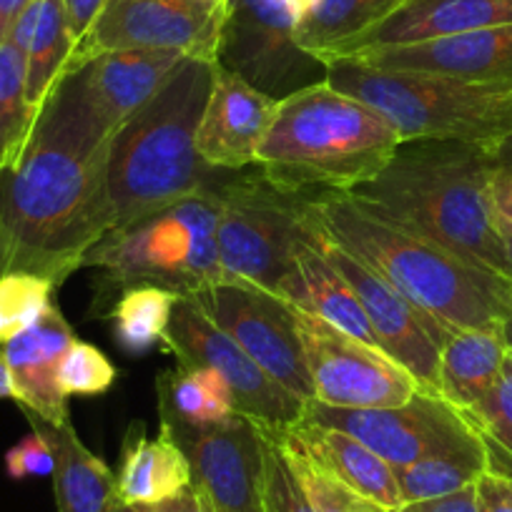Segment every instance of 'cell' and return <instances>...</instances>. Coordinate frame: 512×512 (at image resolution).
Here are the masks:
<instances>
[{"instance_id": "1", "label": "cell", "mask_w": 512, "mask_h": 512, "mask_svg": "<svg viewBox=\"0 0 512 512\" xmlns=\"http://www.w3.org/2000/svg\"><path fill=\"white\" fill-rule=\"evenodd\" d=\"M108 146L83 154L33 121L26 146L0 171V234L6 272L61 284L113 229Z\"/></svg>"}, {"instance_id": "2", "label": "cell", "mask_w": 512, "mask_h": 512, "mask_svg": "<svg viewBox=\"0 0 512 512\" xmlns=\"http://www.w3.org/2000/svg\"><path fill=\"white\" fill-rule=\"evenodd\" d=\"M497 166L500 156L480 146L410 141L400 144L374 179L347 196L369 214L512 279L492 204Z\"/></svg>"}, {"instance_id": "3", "label": "cell", "mask_w": 512, "mask_h": 512, "mask_svg": "<svg viewBox=\"0 0 512 512\" xmlns=\"http://www.w3.org/2000/svg\"><path fill=\"white\" fill-rule=\"evenodd\" d=\"M312 211L339 246L450 332L502 327L512 317V279L369 214L347 194L319 191Z\"/></svg>"}, {"instance_id": "4", "label": "cell", "mask_w": 512, "mask_h": 512, "mask_svg": "<svg viewBox=\"0 0 512 512\" xmlns=\"http://www.w3.org/2000/svg\"><path fill=\"white\" fill-rule=\"evenodd\" d=\"M214 68L216 61L181 58L159 91L113 134L106 159L113 229L211 189L221 169L201 161L196 131Z\"/></svg>"}, {"instance_id": "5", "label": "cell", "mask_w": 512, "mask_h": 512, "mask_svg": "<svg viewBox=\"0 0 512 512\" xmlns=\"http://www.w3.org/2000/svg\"><path fill=\"white\" fill-rule=\"evenodd\" d=\"M400 144L382 113L319 81L279 101L254 166L282 189L349 194L390 164Z\"/></svg>"}, {"instance_id": "6", "label": "cell", "mask_w": 512, "mask_h": 512, "mask_svg": "<svg viewBox=\"0 0 512 512\" xmlns=\"http://www.w3.org/2000/svg\"><path fill=\"white\" fill-rule=\"evenodd\" d=\"M324 66V81L382 113L402 144L460 141L500 156L512 141V86L505 83L374 68L357 58Z\"/></svg>"}, {"instance_id": "7", "label": "cell", "mask_w": 512, "mask_h": 512, "mask_svg": "<svg viewBox=\"0 0 512 512\" xmlns=\"http://www.w3.org/2000/svg\"><path fill=\"white\" fill-rule=\"evenodd\" d=\"M216 224L219 196L211 186L111 229L88 251L83 267L106 272L121 292L159 287L179 299H194L211 284L224 282Z\"/></svg>"}, {"instance_id": "8", "label": "cell", "mask_w": 512, "mask_h": 512, "mask_svg": "<svg viewBox=\"0 0 512 512\" xmlns=\"http://www.w3.org/2000/svg\"><path fill=\"white\" fill-rule=\"evenodd\" d=\"M211 186L219 196L216 246L224 279L256 284L299 307L304 287L294 251L319 191L282 189L259 166L219 171Z\"/></svg>"}, {"instance_id": "9", "label": "cell", "mask_w": 512, "mask_h": 512, "mask_svg": "<svg viewBox=\"0 0 512 512\" xmlns=\"http://www.w3.org/2000/svg\"><path fill=\"white\" fill-rule=\"evenodd\" d=\"M181 58L176 51H106L71 61L38 108L36 123L83 154H96Z\"/></svg>"}, {"instance_id": "10", "label": "cell", "mask_w": 512, "mask_h": 512, "mask_svg": "<svg viewBox=\"0 0 512 512\" xmlns=\"http://www.w3.org/2000/svg\"><path fill=\"white\" fill-rule=\"evenodd\" d=\"M299 16L294 0H226L216 63L277 101L324 81V61L297 43Z\"/></svg>"}, {"instance_id": "11", "label": "cell", "mask_w": 512, "mask_h": 512, "mask_svg": "<svg viewBox=\"0 0 512 512\" xmlns=\"http://www.w3.org/2000/svg\"><path fill=\"white\" fill-rule=\"evenodd\" d=\"M194 302L274 382L302 402L314 400L312 374L299 337L294 304L241 279L211 284L196 294Z\"/></svg>"}, {"instance_id": "12", "label": "cell", "mask_w": 512, "mask_h": 512, "mask_svg": "<svg viewBox=\"0 0 512 512\" xmlns=\"http://www.w3.org/2000/svg\"><path fill=\"white\" fill-rule=\"evenodd\" d=\"M314 400L332 407H397L425 392L400 362L324 319L297 309Z\"/></svg>"}, {"instance_id": "13", "label": "cell", "mask_w": 512, "mask_h": 512, "mask_svg": "<svg viewBox=\"0 0 512 512\" xmlns=\"http://www.w3.org/2000/svg\"><path fill=\"white\" fill-rule=\"evenodd\" d=\"M161 344L184 367H206L219 374L229 384L236 412L259 427L282 430L302 417L307 402L274 382L229 334L206 317L194 299H179L174 304Z\"/></svg>"}, {"instance_id": "14", "label": "cell", "mask_w": 512, "mask_h": 512, "mask_svg": "<svg viewBox=\"0 0 512 512\" xmlns=\"http://www.w3.org/2000/svg\"><path fill=\"white\" fill-rule=\"evenodd\" d=\"M224 18L226 3L108 0L71 61L106 51H176L181 56L216 61Z\"/></svg>"}, {"instance_id": "15", "label": "cell", "mask_w": 512, "mask_h": 512, "mask_svg": "<svg viewBox=\"0 0 512 512\" xmlns=\"http://www.w3.org/2000/svg\"><path fill=\"white\" fill-rule=\"evenodd\" d=\"M189 462L191 485L214 512H264V430L244 415L219 425L161 420Z\"/></svg>"}, {"instance_id": "16", "label": "cell", "mask_w": 512, "mask_h": 512, "mask_svg": "<svg viewBox=\"0 0 512 512\" xmlns=\"http://www.w3.org/2000/svg\"><path fill=\"white\" fill-rule=\"evenodd\" d=\"M314 224H317L319 246H322L324 256L357 294V302L362 304L364 317L372 327L379 349L390 354L395 362H400L420 382L422 390L437 395V364H440L442 344L452 334L450 329L420 312L387 279L379 277L367 264L359 262L357 256L339 246L322 229L317 216H314Z\"/></svg>"}, {"instance_id": "17", "label": "cell", "mask_w": 512, "mask_h": 512, "mask_svg": "<svg viewBox=\"0 0 512 512\" xmlns=\"http://www.w3.org/2000/svg\"><path fill=\"white\" fill-rule=\"evenodd\" d=\"M299 420L347 432L395 470L475 432L462 412L435 392H417L405 405L364 410L309 400Z\"/></svg>"}, {"instance_id": "18", "label": "cell", "mask_w": 512, "mask_h": 512, "mask_svg": "<svg viewBox=\"0 0 512 512\" xmlns=\"http://www.w3.org/2000/svg\"><path fill=\"white\" fill-rule=\"evenodd\" d=\"M279 101L216 63L209 101L196 131V151L211 169L241 171L256 154L277 116Z\"/></svg>"}, {"instance_id": "19", "label": "cell", "mask_w": 512, "mask_h": 512, "mask_svg": "<svg viewBox=\"0 0 512 512\" xmlns=\"http://www.w3.org/2000/svg\"><path fill=\"white\" fill-rule=\"evenodd\" d=\"M344 58L392 71H425L472 83L512 86V23L405 46L367 48Z\"/></svg>"}, {"instance_id": "20", "label": "cell", "mask_w": 512, "mask_h": 512, "mask_svg": "<svg viewBox=\"0 0 512 512\" xmlns=\"http://www.w3.org/2000/svg\"><path fill=\"white\" fill-rule=\"evenodd\" d=\"M267 430V427H264ZM277 442L287 450L297 452L304 460L317 465L344 487L354 490L357 495L367 497L369 502L379 505L382 510H397L402 507L400 487H397L395 467L387 465L377 452L369 450L359 440L342 430L314 425V422L299 420L282 430H269Z\"/></svg>"}, {"instance_id": "21", "label": "cell", "mask_w": 512, "mask_h": 512, "mask_svg": "<svg viewBox=\"0 0 512 512\" xmlns=\"http://www.w3.org/2000/svg\"><path fill=\"white\" fill-rule=\"evenodd\" d=\"M73 339L76 332L53 304L31 329L0 347L18 405L53 425L68 422V397L58 384V364Z\"/></svg>"}, {"instance_id": "22", "label": "cell", "mask_w": 512, "mask_h": 512, "mask_svg": "<svg viewBox=\"0 0 512 512\" xmlns=\"http://www.w3.org/2000/svg\"><path fill=\"white\" fill-rule=\"evenodd\" d=\"M33 432L48 442L53 452V495L58 512H111L118 502L116 472L93 455L73 430L71 420L53 425L23 410Z\"/></svg>"}, {"instance_id": "23", "label": "cell", "mask_w": 512, "mask_h": 512, "mask_svg": "<svg viewBox=\"0 0 512 512\" xmlns=\"http://www.w3.org/2000/svg\"><path fill=\"white\" fill-rule=\"evenodd\" d=\"M505 23H512V0H410L390 21L362 38L347 56L367 48L405 46Z\"/></svg>"}, {"instance_id": "24", "label": "cell", "mask_w": 512, "mask_h": 512, "mask_svg": "<svg viewBox=\"0 0 512 512\" xmlns=\"http://www.w3.org/2000/svg\"><path fill=\"white\" fill-rule=\"evenodd\" d=\"M191 485L189 462L166 432L146 435L144 422L128 427L121 467L116 472L118 502L131 507L154 505Z\"/></svg>"}, {"instance_id": "25", "label": "cell", "mask_w": 512, "mask_h": 512, "mask_svg": "<svg viewBox=\"0 0 512 512\" xmlns=\"http://www.w3.org/2000/svg\"><path fill=\"white\" fill-rule=\"evenodd\" d=\"M505 359L502 327L457 329L440 349L437 395L455 410H470L490 392Z\"/></svg>"}, {"instance_id": "26", "label": "cell", "mask_w": 512, "mask_h": 512, "mask_svg": "<svg viewBox=\"0 0 512 512\" xmlns=\"http://www.w3.org/2000/svg\"><path fill=\"white\" fill-rule=\"evenodd\" d=\"M407 3L410 0H309L297 23V43L319 61H334L347 56Z\"/></svg>"}, {"instance_id": "27", "label": "cell", "mask_w": 512, "mask_h": 512, "mask_svg": "<svg viewBox=\"0 0 512 512\" xmlns=\"http://www.w3.org/2000/svg\"><path fill=\"white\" fill-rule=\"evenodd\" d=\"M294 259H297L299 277H302L304 287L302 302H299L297 309L324 319L332 327L342 329V332L352 334V337L362 339V342L372 344V347H379L372 327H369L367 317H364L362 304L357 302V294L352 292L347 279L332 267V262L324 256L322 246H319L312 201H309L307 231L299 239Z\"/></svg>"}, {"instance_id": "28", "label": "cell", "mask_w": 512, "mask_h": 512, "mask_svg": "<svg viewBox=\"0 0 512 512\" xmlns=\"http://www.w3.org/2000/svg\"><path fill=\"white\" fill-rule=\"evenodd\" d=\"M485 472H490V455L482 437L472 432L462 440L427 452L410 465L397 467L395 477L402 505H410V502L435 500V497L477 485Z\"/></svg>"}, {"instance_id": "29", "label": "cell", "mask_w": 512, "mask_h": 512, "mask_svg": "<svg viewBox=\"0 0 512 512\" xmlns=\"http://www.w3.org/2000/svg\"><path fill=\"white\" fill-rule=\"evenodd\" d=\"M161 420H176L184 425H219L236 415L229 384L206 367L166 369L156 379Z\"/></svg>"}, {"instance_id": "30", "label": "cell", "mask_w": 512, "mask_h": 512, "mask_svg": "<svg viewBox=\"0 0 512 512\" xmlns=\"http://www.w3.org/2000/svg\"><path fill=\"white\" fill-rule=\"evenodd\" d=\"M73 38L68 31L63 0H41L36 26L26 48V93L33 111L43 106L53 83L66 71L73 56Z\"/></svg>"}, {"instance_id": "31", "label": "cell", "mask_w": 512, "mask_h": 512, "mask_svg": "<svg viewBox=\"0 0 512 512\" xmlns=\"http://www.w3.org/2000/svg\"><path fill=\"white\" fill-rule=\"evenodd\" d=\"M36 111L26 93V53L6 38L0 43V171L18 159Z\"/></svg>"}, {"instance_id": "32", "label": "cell", "mask_w": 512, "mask_h": 512, "mask_svg": "<svg viewBox=\"0 0 512 512\" xmlns=\"http://www.w3.org/2000/svg\"><path fill=\"white\" fill-rule=\"evenodd\" d=\"M179 297L159 287L123 289L113 307V332L126 352L144 354L164 339Z\"/></svg>"}, {"instance_id": "33", "label": "cell", "mask_w": 512, "mask_h": 512, "mask_svg": "<svg viewBox=\"0 0 512 512\" xmlns=\"http://www.w3.org/2000/svg\"><path fill=\"white\" fill-rule=\"evenodd\" d=\"M462 417L482 437L490 455V472L512 480V357L507 354L495 384Z\"/></svg>"}, {"instance_id": "34", "label": "cell", "mask_w": 512, "mask_h": 512, "mask_svg": "<svg viewBox=\"0 0 512 512\" xmlns=\"http://www.w3.org/2000/svg\"><path fill=\"white\" fill-rule=\"evenodd\" d=\"M56 282L33 272H6L0 277V347L31 329L53 307Z\"/></svg>"}, {"instance_id": "35", "label": "cell", "mask_w": 512, "mask_h": 512, "mask_svg": "<svg viewBox=\"0 0 512 512\" xmlns=\"http://www.w3.org/2000/svg\"><path fill=\"white\" fill-rule=\"evenodd\" d=\"M264 512H317L292 457L269 430H264Z\"/></svg>"}, {"instance_id": "36", "label": "cell", "mask_w": 512, "mask_h": 512, "mask_svg": "<svg viewBox=\"0 0 512 512\" xmlns=\"http://www.w3.org/2000/svg\"><path fill=\"white\" fill-rule=\"evenodd\" d=\"M118 372L111 359L93 344L73 339L58 364V384L66 397L103 395L113 387Z\"/></svg>"}, {"instance_id": "37", "label": "cell", "mask_w": 512, "mask_h": 512, "mask_svg": "<svg viewBox=\"0 0 512 512\" xmlns=\"http://www.w3.org/2000/svg\"><path fill=\"white\" fill-rule=\"evenodd\" d=\"M279 445H282V442H279ZM284 450H287V447H284ZM287 452L289 457H292L294 470H297L299 480H302L304 490H307L309 500H312L314 510L317 512H387L379 505H374V502H369L367 497L357 495L354 490L344 487L342 482H337L334 477H329L327 472H322L317 465L304 460L302 455H297V452L292 450Z\"/></svg>"}, {"instance_id": "38", "label": "cell", "mask_w": 512, "mask_h": 512, "mask_svg": "<svg viewBox=\"0 0 512 512\" xmlns=\"http://www.w3.org/2000/svg\"><path fill=\"white\" fill-rule=\"evenodd\" d=\"M56 460L38 432L23 437L18 445L6 452V472L11 480H28V477H51Z\"/></svg>"}, {"instance_id": "39", "label": "cell", "mask_w": 512, "mask_h": 512, "mask_svg": "<svg viewBox=\"0 0 512 512\" xmlns=\"http://www.w3.org/2000/svg\"><path fill=\"white\" fill-rule=\"evenodd\" d=\"M106 6L108 0H63V11H66V23L68 31H71L73 46H81L83 38L88 36V31H91V26Z\"/></svg>"}, {"instance_id": "40", "label": "cell", "mask_w": 512, "mask_h": 512, "mask_svg": "<svg viewBox=\"0 0 512 512\" xmlns=\"http://www.w3.org/2000/svg\"><path fill=\"white\" fill-rule=\"evenodd\" d=\"M390 512H480V502H477V485L465 487L452 495L435 497V500H422L402 505Z\"/></svg>"}, {"instance_id": "41", "label": "cell", "mask_w": 512, "mask_h": 512, "mask_svg": "<svg viewBox=\"0 0 512 512\" xmlns=\"http://www.w3.org/2000/svg\"><path fill=\"white\" fill-rule=\"evenodd\" d=\"M136 512H214V507L194 485H186L184 490L166 500L154 502V505H139Z\"/></svg>"}, {"instance_id": "42", "label": "cell", "mask_w": 512, "mask_h": 512, "mask_svg": "<svg viewBox=\"0 0 512 512\" xmlns=\"http://www.w3.org/2000/svg\"><path fill=\"white\" fill-rule=\"evenodd\" d=\"M492 204L497 214L512 224V166H497L492 176Z\"/></svg>"}, {"instance_id": "43", "label": "cell", "mask_w": 512, "mask_h": 512, "mask_svg": "<svg viewBox=\"0 0 512 512\" xmlns=\"http://www.w3.org/2000/svg\"><path fill=\"white\" fill-rule=\"evenodd\" d=\"M28 3H31V0H0V43L6 41L13 23H16L18 16L26 11Z\"/></svg>"}, {"instance_id": "44", "label": "cell", "mask_w": 512, "mask_h": 512, "mask_svg": "<svg viewBox=\"0 0 512 512\" xmlns=\"http://www.w3.org/2000/svg\"><path fill=\"white\" fill-rule=\"evenodd\" d=\"M0 400H16V390H13L11 369H8L3 352H0Z\"/></svg>"}, {"instance_id": "45", "label": "cell", "mask_w": 512, "mask_h": 512, "mask_svg": "<svg viewBox=\"0 0 512 512\" xmlns=\"http://www.w3.org/2000/svg\"><path fill=\"white\" fill-rule=\"evenodd\" d=\"M497 229H500L502 244H505L507 259H510V267H512V224H510V221L502 219L500 214H497Z\"/></svg>"}, {"instance_id": "46", "label": "cell", "mask_w": 512, "mask_h": 512, "mask_svg": "<svg viewBox=\"0 0 512 512\" xmlns=\"http://www.w3.org/2000/svg\"><path fill=\"white\" fill-rule=\"evenodd\" d=\"M502 337H505V344H507V354L512 357V317L507 319L505 324H502Z\"/></svg>"}, {"instance_id": "47", "label": "cell", "mask_w": 512, "mask_h": 512, "mask_svg": "<svg viewBox=\"0 0 512 512\" xmlns=\"http://www.w3.org/2000/svg\"><path fill=\"white\" fill-rule=\"evenodd\" d=\"M500 164L512 166V141H510V144L505 146V149H502V154H500Z\"/></svg>"}, {"instance_id": "48", "label": "cell", "mask_w": 512, "mask_h": 512, "mask_svg": "<svg viewBox=\"0 0 512 512\" xmlns=\"http://www.w3.org/2000/svg\"><path fill=\"white\" fill-rule=\"evenodd\" d=\"M6 274V246H3V234H0V277Z\"/></svg>"}, {"instance_id": "49", "label": "cell", "mask_w": 512, "mask_h": 512, "mask_svg": "<svg viewBox=\"0 0 512 512\" xmlns=\"http://www.w3.org/2000/svg\"><path fill=\"white\" fill-rule=\"evenodd\" d=\"M111 512H136V507L126 505V502H116V505H113V510H111Z\"/></svg>"}, {"instance_id": "50", "label": "cell", "mask_w": 512, "mask_h": 512, "mask_svg": "<svg viewBox=\"0 0 512 512\" xmlns=\"http://www.w3.org/2000/svg\"><path fill=\"white\" fill-rule=\"evenodd\" d=\"M294 3H297V8H299V11H304V8H307V3H309V0H294Z\"/></svg>"}, {"instance_id": "51", "label": "cell", "mask_w": 512, "mask_h": 512, "mask_svg": "<svg viewBox=\"0 0 512 512\" xmlns=\"http://www.w3.org/2000/svg\"><path fill=\"white\" fill-rule=\"evenodd\" d=\"M505 482H507V492H510V497H512V480L510 477H505Z\"/></svg>"}, {"instance_id": "52", "label": "cell", "mask_w": 512, "mask_h": 512, "mask_svg": "<svg viewBox=\"0 0 512 512\" xmlns=\"http://www.w3.org/2000/svg\"><path fill=\"white\" fill-rule=\"evenodd\" d=\"M206 3H226V0H206Z\"/></svg>"}]
</instances>
